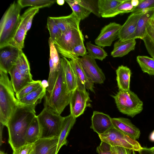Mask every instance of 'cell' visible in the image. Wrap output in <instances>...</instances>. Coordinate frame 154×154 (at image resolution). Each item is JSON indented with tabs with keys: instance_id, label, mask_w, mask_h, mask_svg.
I'll use <instances>...</instances> for the list:
<instances>
[{
	"instance_id": "obj_37",
	"label": "cell",
	"mask_w": 154,
	"mask_h": 154,
	"mask_svg": "<svg viewBox=\"0 0 154 154\" xmlns=\"http://www.w3.org/2000/svg\"><path fill=\"white\" fill-rule=\"evenodd\" d=\"M75 2L93 13L97 17H101L99 13L98 0H74Z\"/></svg>"
},
{
	"instance_id": "obj_43",
	"label": "cell",
	"mask_w": 154,
	"mask_h": 154,
	"mask_svg": "<svg viewBox=\"0 0 154 154\" xmlns=\"http://www.w3.org/2000/svg\"><path fill=\"white\" fill-rule=\"evenodd\" d=\"M138 152L139 154H154V153L150 148L145 147H142V148Z\"/></svg>"
},
{
	"instance_id": "obj_48",
	"label": "cell",
	"mask_w": 154,
	"mask_h": 154,
	"mask_svg": "<svg viewBox=\"0 0 154 154\" xmlns=\"http://www.w3.org/2000/svg\"><path fill=\"white\" fill-rule=\"evenodd\" d=\"M65 2V0H57L56 2L58 5H62L64 4Z\"/></svg>"
},
{
	"instance_id": "obj_49",
	"label": "cell",
	"mask_w": 154,
	"mask_h": 154,
	"mask_svg": "<svg viewBox=\"0 0 154 154\" xmlns=\"http://www.w3.org/2000/svg\"><path fill=\"white\" fill-rule=\"evenodd\" d=\"M150 140L152 141H154V130L152 132L149 136Z\"/></svg>"
},
{
	"instance_id": "obj_9",
	"label": "cell",
	"mask_w": 154,
	"mask_h": 154,
	"mask_svg": "<svg viewBox=\"0 0 154 154\" xmlns=\"http://www.w3.org/2000/svg\"><path fill=\"white\" fill-rule=\"evenodd\" d=\"M84 40L80 29H71L62 33L60 38L54 43L58 52L63 57L70 59L73 49Z\"/></svg>"
},
{
	"instance_id": "obj_27",
	"label": "cell",
	"mask_w": 154,
	"mask_h": 154,
	"mask_svg": "<svg viewBox=\"0 0 154 154\" xmlns=\"http://www.w3.org/2000/svg\"><path fill=\"white\" fill-rule=\"evenodd\" d=\"M142 39L148 52L154 59V23L152 19L149 22L145 34Z\"/></svg>"
},
{
	"instance_id": "obj_52",
	"label": "cell",
	"mask_w": 154,
	"mask_h": 154,
	"mask_svg": "<svg viewBox=\"0 0 154 154\" xmlns=\"http://www.w3.org/2000/svg\"><path fill=\"white\" fill-rule=\"evenodd\" d=\"M132 152V154H136L135 151H133Z\"/></svg>"
},
{
	"instance_id": "obj_20",
	"label": "cell",
	"mask_w": 154,
	"mask_h": 154,
	"mask_svg": "<svg viewBox=\"0 0 154 154\" xmlns=\"http://www.w3.org/2000/svg\"><path fill=\"white\" fill-rule=\"evenodd\" d=\"M62 33L71 29H79L81 20L73 12L70 15L60 17H51Z\"/></svg>"
},
{
	"instance_id": "obj_45",
	"label": "cell",
	"mask_w": 154,
	"mask_h": 154,
	"mask_svg": "<svg viewBox=\"0 0 154 154\" xmlns=\"http://www.w3.org/2000/svg\"><path fill=\"white\" fill-rule=\"evenodd\" d=\"M140 2V0H131V4L134 7H137L139 5Z\"/></svg>"
},
{
	"instance_id": "obj_11",
	"label": "cell",
	"mask_w": 154,
	"mask_h": 154,
	"mask_svg": "<svg viewBox=\"0 0 154 154\" xmlns=\"http://www.w3.org/2000/svg\"><path fill=\"white\" fill-rule=\"evenodd\" d=\"M39 8H30L21 16L20 21L17 31L9 45L22 50L24 47V40L26 35V29L28 21L33 16L39 11Z\"/></svg>"
},
{
	"instance_id": "obj_46",
	"label": "cell",
	"mask_w": 154,
	"mask_h": 154,
	"mask_svg": "<svg viewBox=\"0 0 154 154\" xmlns=\"http://www.w3.org/2000/svg\"><path fill=\"white\" fill-rule=\"evenodd\" d=\"M0 145L1 146L2 143V131H3V129L5 126L4 125H3L1 123H0Z\"/></svg>"
},
{
	"instance_id": "obj_10",
	"label": "cell",
	"mask_w": 154,
	"mask_h": 154,
	"mask_svg": "<svg viewBox=\"0 0 154 154\" xmlns=\"http://www.w3.org/2000/svg\"><path fill=\"white\" fill-rule=\"evenodd\" d=\"M78 87L73 92L69 103L70 114L76 118L83 114L87 107H91L89 94L85 86L78 79Z\"/></svg>"
},
{
	"instance_id": "obj_28",
	"label": "cell",
	"mask_w": 154,
	"mask_h": 154,
	"mask_svg": "<svg viewBox=\"0 0 154 154\" xmlns=\"http://www.w3.org/2000/svg\"><path fill=\"white\" fill-rule=\"evenodd\" d=\"M39 139V126L36 116L29 125L26 132L24 140L26 144L34 143Z\"/></svg>"
},
{
	"instance_id": "obj_54",
	"label": "cell",
	"mask_w": 154,
	"mask_h": 154,
	"mask_svg": "<svg viewBox=\"0 0 154 154\" xmlns=\"http://www.w3.org/2000/svg\"><path fill=\"white\" fill-rule=\"evenodd\" d=\"M32 154H34V152H33Z\"/></svg>"
},
{
	"instance_id": "obj_14",
	"label": "cell",
	"mask_w": 154,
	"mask_h": 154,
	"mask_svg": "<svg viewBox=\"0 0 154 154\" xmlns=\"http://www.w3.org/2000/svg\"><path fill=\"white\" fill-rule=\"evenodd\" d=\"M22 50L8 45L0 49V70L8 72L16 63Z\"/></svg>"
},
{
	"instance_id": "obj_25",
	"label": "cell",
	"mask_w": 154,
	"mask_h": 154,
	"mask_svg": "<svg viewBox=\"0 0 154 154\" xmlns=\"http://www.w3.org/2000/svg\"><path fill=\"white\" fill-rule=\"evenodd\" d=\"M78 58L70 60L77 79L85 86L86 89L94 93V83L86 75L78 60Z\"/></svg>"
},
{
	"instance_id": "obj_3",
	"label": "cell",
	"mask_w": 154,
	"mask_h": 154,
	"mask_svg": "<svg viewBox=\"0 0 154 154\" xmlns=\"http://www.w3.org/2000/svg\"><path fill=\"white\" fill-rule=\"evenodd\" d=\"M0 123L6 126L12 113L20 102L15 97L8 73L0 70Z\"/></svg>"
},
{
	"instance_id": "obj_34",
	"label": "cell",
	"mask_w": 154,
	"mask_h": 154,
	"mask_svg": "<svg viewBox=\"0 0 154 154\" xmlns=\"http://www.w3.org/2000/svg\"><path fill=\"white\" fill-rule=\"evenodd\" d=\"M135 7L131 3V0H125L112 12L106 16L105 18L112 17L119 14L132 12Z\"/></svg>"
},
{
	"instance_id": "obj_35",
	"label": "cell",
	"mask_w": 154,
	"mask_h": 154,
	"mask_svg": "<svg viewBox=\"0 0 154 154\" xmlns=\"http://www.w3.org/2000/svg\"><path fill=\"white\" fill-rule=\"evenodd\" d=\"M42 85L41 80H33L16 93V98L19 100L36 90Z\"/></svg>"
},
{
	"instance_id": "obj_40",
	"label": "cell",
	"mask_w": 154,
	"mask_h": 154,
	"mask_svg": "<svg viewBox=\"0 0 154 154\" xmlns=\"http://www.w3.org/2000/svg\"><path fill=\"white\" fill-rule=\"evenodd\" d=\"M34 148V143L26 144L13 151V154H32Z\"/></svg>"
},
{
	"instance_id": "obj_12",
	"label": "cell",
	"mask_w": 154,
	"mask_h": 154,
	"mask_svg": "<svg viewBox=\"0 0 154 154\" xmlns=\"http://www.w3.org/2000/svg\"><path fill=\"white\" fill-rule=\"evenodd\" d=\"M78 60L87 76L94 83H104L106 79L105 75L95 59L86 54L81 58L79 57Z\"/></svg>"
},
{
	"instance_id": "obj_23",
	"label": "cell",
	"mask_w": 154,
	"mask_h": 154,
	"mask_svg": "<svg viewBox=\"0 0 154 154\" xmlns=\"http://www.w3.org/2000/svg\"><path fill=\"white\" fill-rule=\"evenodd\" d=\"M136 44L134 39L124 41L119 40L115 43L111 55L113 57H122L134 50Z\"/></svg>"
},
{
	"instance_id": "obj_32",
	"label": "cell",
	"mask_w": 154,
	"mask_h": 154,
	"mask_svg": "<svg viewBox=\"0 0 154 154\" xmlns=\"http://www.w3.org/2000/svg\"><path fill=\"white\" fill-rule=\"evenodd\" d=\"M86 46L89 55L94 59L102 61L108 56L106 51L99 46L88 42L86 43Z\"/></svg>"
},
{
	"instance_id": "obj_50",
	"label": "cell",
	"mask_w": 154,
	"mask_h": 154,
	"mask_svg": "<svg viewBox=\"0 0 154 154\" xmlns=\"http://www.w3.org/2000/svg\"><path fill=\"white\" fill-rule=\"evenodd\" d=\"M0 154H7V153H5L3 151H0Z\"/></svg>"
},
{
	"instance_id": "obj_30",
	"label": "cell",
	"mask_w": 154,
	"mask_h": 154,
	"mask_svg": "<svg viewBox=\"0 0 154 154\" xmlns=\"http://www.w3.org/2000/svg\"><path fill=\"white\" fill-rule=\"evenodd\" d=\"M137 61L143 72L154 75V59L148 56H138Z\"/></svg>"
},
{
	"instance_id": "obj_16",
	"label": "cell",
	"mask_w": 154,
	"mask_h": 154,
	"mask_svg": "<svg viewBox=\"0 0 154 154\" xmlns=\"http://www.w3.org/2000/svg\"><path fill=\"white\" fill-rule=\"evenodd\" d=\"M113 127L111 118L109 115L102 112L94 111L90 128L94 132L99 135Z\"/></svg>"
},
{
	"instance_id": "obj_47",
	"label": "cell",
	"mask_w": 154,
	"mask_h": 154,
	"mask_svg": "<svg viewBox=\"0 0 154 154\" xmlns=\"http://www.w3.org/2000/svg\"><path fill=\"white\" fill-rule=\"evenodd\" d=\"M42 85L43 87L47 89L48 86V81L45 80H43V81H42Z\"/></svg>"
},
{
	"instance_id": "obj_18",
	"label": "cell",
	"mask_w": 154,
	"mask_h": 154,
	"mask_svg": "<svg viewBox=\"0 0 154 154\" xmlns=\"http://www.w3.org/2000/svg\"><path fill=\"white\" fill-rule=\"evenodd\" d=\"M65 79L68 89L70 92H73L78 87L76 75L71 65L70 61L63 57L61 58Z\"/></svg>"
},
{
	"instance_id": "obj_17",
	"label": "cell",
	"mask_w": 154,
	"mask_h": 154,
	"mask_svg": "<svg viewBox=\"0 0 154 154\" xmlns=\"http://www.w3.org/2000/svg\"><path fill=\"white\" fill-rule=\"evenodd\" d=\"M114 127L132 139L136 140L140 136L139 129L128 119L123 117L111 118Z\"/></svg>"
},
{
	"instance_id": "obj_51",
	"label": "cell",
	"mask_w": 154,
	"mask_h": 154,
	"mask_svg": "<svg viewBox=\"0 0 154 154\" xmlns=\"http://www.w3.org/2000/svg\"><path fill=\"white\" fill-rule=\"evenodd\" d=\"M150 149L152 151V152L154 153V146L150 148Z\"/></svg>"
},
{
	"instance_id": "obj_36",
	"label": "cell",
	"mask_w": 154,
	"mask_h": 154,
	"mask_svg": "<svg viewBox=\"0 0 154 154\" xmlns=\"http://www.w3.org/2000/svg\"><path fill=\"white\" fill-rule=\"evenodd\" d=\"M47 27L49 32L50 38L53 42L61 36L62 33L61 30L51 17H48Z\"/></svg>"
},
{
	"instance_id": "obj_26",
	"label": "cell",
	"mask_w": 154,
	"mask_h": 154,
	"mask_svg": "<svg viewBox=\"0 0 154 154\" xmlns=\"http://www.w3.org/2000/svg\"><path fill=\"white\" fill-rule=\"evenodd\" d=\"M46 92V88L42 85L36 90L18 100L22 103L35 107L41 102Z\"/></svg>"
},
{
	"instance_id": "obj_19",
	"label": "cell",
	"mask_w": 154,
	"mask_h": 154,
	"mask_svg": "<svg viewBox=\"0 0 154 154\" xmlns=\"http://www.w3.org/2000/svg\"><path fill=\"white\" fill-rule=\"evenodd\" d=\"M59 138L39 139L34 143V154H56Z\"/></svg>"
},
{
	"instance_id": "obj_15",
	"label": "cell",
	"mask_w": 154,
	"mask_h": 154,
	"mask_svg": "<svg viewBox=\"0 0 154 154\" xmlns=\"http://www.w3.org/2000/svg\"><path fill=\"white\" fill-rule=\"evenodd\" d=\"M147 9H143L130 14L124 24L121 26L118 36L119 40L124 41L132 39L136 30L139 19Z\"/></svg>"
},
{
	"instance_id": "obj_29",
	"label": "cell",
	"mask_w": 154,
	"mask_h": 154,
	"mask_svg": "<svg viewBox=\"0 0 154 154\" xmlns=\"http://www.w3.org/2000/svg\"><path fill=\"white\" fill-rule=\"evenodd\" d=\"M125 0H98L99 13L101 17L105 16L112 12Z\"/></svg>"
},
{
	"instance_id": "obj_21",
	"label": "cell",
	"mask_w": 154,
	"mask_h": 154,
	"mask_svg": "<svg viewBox=\"0 0 154 154\" xmlns=\"http://www.w3.org/2000/svg\"><path fill=\"white\" fill-rule=\"evenodd\" d=\"M76 118L71 114L64 117L61 131L59 138L56 154L63 145H67L68 142L66 138L69 132L75 122Z\"/></svg>"
},
{
	"instance_id": "obj_53",
	"label": "cell",
	"mask_w": 154,
	"mask_h": 154,
	"mask_svg": "<svg viewBox=\"0 0 154 154\" xmlns=\"http://www.w3.org/2000/svg\"><path fill=\"white\" fill-rule=\"evenodd\" d=\"M152 20L154 23V16L152 18Z\"/></svg>"
},
{
	"instance_id": "obj_38",
	"label": "cell",
	"mask_w": 154,
	"mask_h": 154,
	"mask_svg": "<svg viewBox=\"0 0 154 154\" xmlns=\"http://www.w3.org/2000/svg\"><path fill=\"white\" fill-rule=\"evenodd\" d=\"M86 54V50L84 42L76 46L72 50L71 53L70 59H78L79 57H82Z\"/></svg>"
},
{
	"instance_id": "obj_4",
	"label": "cell",
	"mask_w": 154,
	"mask_h": 154,
	"mask_svg": "<svg viewBox=\"0 0 154 154\" xmlns=\"http://www.w3.org/2000/svg\"><path fill=\"white\" fill-rule=\"evenodd\" d=\"M22 8L17 1L12 3L5 13L0 23V48L9 45L20 21Z\"/></svg>"
},
{
	"instance_id": "obj_42",
	"label": "cell",
	"mask_w": 154,
	"mask_h": 154,
	"mask_svg": "<svg viewBox=\"0 0 154 154\" xmlns=\"http://www.w3.org/2000/svg\"><path fill=\"white\" fill-rule=\"evenodd\" d=\"M113 154H131L133 151L120 146L112 147Z\"/></svg>"
},
{
	"instance_id": "obj_13",
	"label": "cell",
	"mask_w": 154,
	"mask_h": 154,
	"mask_svg": "<svg viewBox=\"0 0 154 154\" xmlns=\"http://www.w3.org/2000/svg\"><path fill=\"white\" fill-rule=\"evenodd\" d=\"M122 25L115 22H111L101 29L95 40V43L101 47L110 46L113 42L118 38Z\"/></svg>"
},
{
	"instance_id": "obj_33",
	"label": "cell",
	"mask_w": 154,
	"mask_h": 154,
	"mask_svg": "<svg viewBox=\"0 0 154 154\" xmlns=\"http://www.w3.org/2000/svg\"><path fill=\"white\" fill-rule=\"evenodd\" d=\"M72 9V12L81 20L88 17L90 11L73 0H65Z\"/></svg>"
},
{
	"instance_id": "obj_44",
	"label": "cell",
	"mask_w": 154,
	"mask_h": 154,
	"mask_svg": "<svg viewBox=\"0 0 154 154\" xmlns=\"http://www.w3.org/2000/svg\"><path fill=\"white\" fill-rule=\"evenodd\" d=\"M35 16H32L29 19V20L28 22L27 23L26 29V32L27 33V32L30 29L31 26L32 25V21L33 20V18Z\"/></svg>"
},
{
	"instance_id": "obj_6",
	"label": "cell",
	"mask_w": 154,
	"mask_h": 154,
	"mask_svg": "<svg viewBox=\"0 0 154 154\" xmlns=\"http://www.w3.org/2000/svg\"><path fill=\"white\" fill-rule=\"evenodd\" d=\"M111 96L114 99L118 110L123 114L133 118L143 110L142 101L130 90H119L116 94Z\"/></svg>"
},
{
	"instance_id": "obj_5",
	"label": "cell",
	"mask_w": 154,
	"mask_h": 154,
	"mask_svg": "<svg viewBox=\"0 0 154 154\" xmlns=\"http://www.w3.org/2000/svg\"><path fill=\"white\" fill-rule=\"evenodd\" d=\"M36 117L40 139L59 138L64 117L45 108Z\"/></svg>"
},
{
	"instance_id": "obj_31",
	"label": "cell",
	"mask_w": 154,
	"mask_h": 154,
	"mask_svg": "<svg viewBox=\"0 0 154 154\" xmlns=\"http://www.w3.org/2000/svg\"><path fill=\"white\" fill-rule=\"evenodd\" d=\"M56 1L55 0H19L17 1L22 8L31 6L38 8L49 7Z\"/></svg>"
},
{
	"instance_id": "obj_24",
	"label": "cell",
	"mask_w": 154,
	"mask_h": 154,
	"mask_svg": "<svg viewBox=\"0 0 154 154\" xmlns=\"http://www.w3.org/2000/svg\"><path fill=\"white\" fill-rule=\"evenodd\" d=\"M154 16V8L148 9L140 17L132 39H142L146 32L148 23Z\"/></svg>"
},
{
	"instance_id": "obj_2",
	"label": "cell",
	"mask_w": 154,
	"mask_h": 154,
	"mask_svg": "<svg viewBox=\"0 0 154 154\" xmlns=\"http://www.w3.org/2000/svg\"><path fill=\"white\" fill-rule=\"evenodd\" d=\"M73 92L69 91L61 64L57 79L52 90L44 97V108L60 115L69 103Z\"/></svg>"
},
{
	"instance_id": "obj_8",
	"label": "cell",
	"mask_w": 154,
	"mask_h": 154,
	"mask_svg": "<svg viewBox=\"0 0 154 154\" xmlns=\"http://www.w3.org/2000/svg\"><path fill=\"white\" fill-rule=\"evenodd\" d=\"M98 135L101 141H104L112 147L120 146L138 152L143 147L136 140L114 127Z\"/></svg>"
},
{
	"instance_id": "obj_39",
	"label": "cell",
	"mask_w": 154,
	"mask_h": 154,
	"mask_svg": "<svg viewBox=\"0 0 154 154\" xmlns=\"http://www.w3.org/2000/svg\"><path fill=\"white\" fill-rule=\"evenodd\" d=\"M140 1L139 5L134 8L131 13H134L143 9L154 8V0H140Z\"/></svg>"
},
{
	"instance_id": "obj_1",
	"label": "cell",
	"mask_w": 154,
	"mask_h": 154,
	"mask_svg": "<svg viewBox=\"0 0 154 154\" xmlns=\"http://www.w3.org/2000/svg\"><path fill=\"white\" fill-rule=\"evenodd\" d=\"M35 107L20 103L15 107L7 122L8 143L13 151L25 145L24 137L28 128L36 116Z\"/></svg>"
},
{
	"instance_id": "obj_41",
	"label": "cell",
	"mask_w": 154,
	"mask_h": 154,
	"mask_svg": "<svg viewBox=\"0 0 154 154\" xmlns=\"http://www.w3.org/2000/svg\"><path fill=\"white\" fill-rule=\"evenodd\" d=\"M112 146L108 143L101 141L99 146L97 148V151L98 154H113Z\"/></svg>"
},
{
	"instance_id": "obj_22",
	"label": "cell",
	"mask_w": 154,
	"mask_h": 154,
	"mask_svg": "<svg viewBox=\"0 0 154 154\" xmlns=\"http://www.w3.org/2000/svg\"><path fill=\"white\" fill-rule=\"evenodd\" d=\"M116 72L119 90H130V78L132 74L130 69L127 66L122 65L118 67Z\"/></svg>"
},
{
	"instance_id": "obj_7",
	"label": "cell",
	"mask_w": 154,
	"mask_h": 154,
	"mask_svg": "<svg viewBox=\"0 0 154 154\" xmlns=\"http://www.w3.org/2000/svg\"><path fill=\"white\" fill-rule=\"evenodd\" d=\"M8 73L13 88L16 91H20L33 80L29 63L23 51Z\"/></svg>"
}]
</instances>
